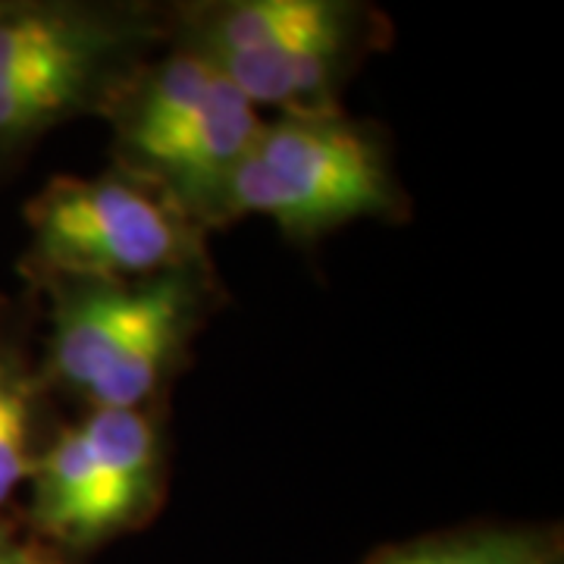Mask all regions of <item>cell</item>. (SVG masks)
<instances>
[{
  "label": "cell",
  "mask_w": 564,
  "mask_h": 564,
  "mask_svg": "<svg viewBox=\"0 0 564 564\" xmlns=\"http://www.w3.org/2000/svg\"><path fill=\"white\" fill-rule=\"evenodd\" d=\"M389 41L380 10L355 0H210L170 7L166 44L198 54L251 107L333 110Z\"/></svg>",
  "instance_id": "cell-3"
},
{
  "label": "cell",
  "mask_w": 564,
  "mask_h": 564,
  "mask_svg": "<svg viewBox=\"0 0 564 564\" xmlns=\"http://www.w3.org/2000/svg\"><path fill=\"white\" fill-rule=\"evenodd\" d=\"M29 521L54 549H95L154 518L166 492L158 408H95L41 445Z\"/></svg>",
  "instance_id": "cell-6"
},
{
  "label": "cell",
  "mask_w": 564,
  "mask_h": 564,
  "mask_svg": "<svg viewBox=\"0 0 564 564\" xmlns=\"http://www.w3.org/2000/svg\"><path fill=\"white\" fill-rule=\"evenodd\" d=\"M41 380L85 411L154 408L188 361L192 339L217 295L214 267L132 282L51 280Z\"/></svg>",
  "instance_id": "cell-2"
},
{
  "label": "cell",
  "mask_w": 564,
  "mask_h": 564,
  "mask_svg": "<svg viewBox=\"0 0 564 564\" xmlns=\"http://www.w3.org/2000/svg\"><path fill=\"white\" fill-rule=\"evenodd\" d=\"M0 564H63V558L51 543L25 540L0 524Z\"/></svg>",
  "instance_id": "cell-9"
},
{
  "label": "cell",
  "mask_w": 564,
  "mask_h": 564,
  "mask_svg": "<svg viewBox=\"0 0 564 564\" xmlns=\"http://www.w3.org/2000/svg\"><path fill=\"white\" fill-rule=\"evenodd\" d=\"M263 217L289 242L311 245L358 220L408 217V195L373 122L336 110L263 120L226 188L220 226Z\"/></svg>",
  "instance_id": "cell-4"
},
{
  "label": "cell",
  "mask_w": 564,
  "mask_h": 564,
  "mask_svg": "<svg viewBox=\"0 0 564 564\" xmlns=\"http://www.w3.org/2000/svg\"><path fill=\"white\" fill-rule=\"evenodd\" d=\"M39 364L29 361L17 339L0 333V505L29 484L39 462L41 445V395H44Z\"/></svg>",
  "instance_id": "cell-7"
},
{
  "label": "cell",
  "mask_w": 564,
  "mask_h": 564,
  "mask_svg": "<svg viewBox=\"0 0 564 564\" xmlns=\"http://www.w3.org/2000/svg\"><path fill=\"white\" fill-rule=\"evenodd\" d=\"M32 285L51 280L132 282L210 267L207 232L154 185L126 170L54 176L22 210Z\"/></svg>",
  "instance_id": "cell-5"
},
{
  "label": "cell",
  "mask_w": 564,
  "mask_h": 564,
  "mask_svg": "<svg viewBox=\"0 0 564 564\" xmlns=\"http://www.w3.org/2000/svg\"><path fill=\"white\" fill-rule=\"evenodd\" d=\"M373 564H552V543L533 530H467L392 549Z\"/></svg>",
  "instance_id": "cell-8"
},
{
  "label": "cell",
  "mask_w": 564,
  "mask_h": 564,
  "mask_svg": "<svg viewBox=\"0 0 564 564\" xmlns=\"http://www.w3.org/2000/svg\"><path fill=\"white\" fill-rule=\"evenodd\" d=\"M166 32L158 3L0 0V170L63 122L104 117Z\"/></svg>",
  "instance_id": "cell-1"
}]
</instances>
